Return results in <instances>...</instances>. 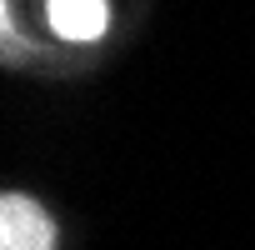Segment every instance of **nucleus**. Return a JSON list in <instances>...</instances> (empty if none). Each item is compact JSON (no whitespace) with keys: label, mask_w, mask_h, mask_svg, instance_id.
Instances as JSON below:
<instances>
[{"label":"nucleus","mask_w":255,"mask_h":250,"mask_svg":"<svg viewBox=\"0 0 255 250\" xmlns=\"http://www.w3.org/2000/svg\"><path fill=\"white\" fill-rule=\"evenodd\" d=\"M0 250H55V220L40 200L20 190L0 200Z\"/></svg>","instance_id":"nucleus-1"},{"label":"nucleus","mask_w":255,"mask_h":250,"mask_svg":"<svg viewBox=\"0 0 255 250\" xmlns=\"http://www.w3.org/2000/svg\"><path fill=\"white\" fill-rule=\"evenodd\" d=\"M105 20H110L105 0H50V25L65 40H100Z\"/></svg>","instance_id":"nucleus-2"}]
</instances>
